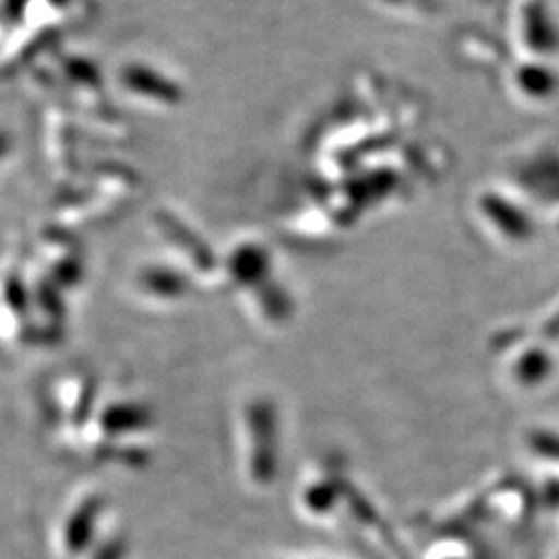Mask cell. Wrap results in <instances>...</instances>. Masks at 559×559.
Returning a JSON list of instances; mask_svg holds the SVG:
<instances>
[{"label":"cell","instance_id":"cell-1","mask_svg":"<svg viewBox=\"0 0 559 559\" xmlns=\"http://www.w3.org/2000/svg\"><path fill=\"white\" fill-rule=\"evenodd\" d=\"M242 466L247 480L255 487H270L276 477L280 431L276 408L267 399H251L240 413Z\"/></svg>","mask_w":559,"mask_h":559},{"label":"cell","instance_id":"cell-2","mask_svg":"<svg viewBox=\"0 0 559 559\" xmlns=\"http://www.w3.org/2000/svg\"><path fill=\"white\" fill-rule=\"evenodd\" d=\"M102 514L104 498L98 493H90L75 501V506L60 522L57 535L60 556L67 559L83 558L90 551V547L98 540Z\"/></svg>","mask_w":559,"mask_h":559},{"label":"cell","instance_id":"cell-3","mask_svg":"<svg viewBox=\"0 0 559 559\" xmlns=\"http://www.w3.org/2000/svg\"><path fill=\"white\" fill-rule=\"evenodd\" d=\"M94 420L104 440H117L147 429L152 425V415L145 404L133 400H117L106 404Z\"/></svg>","mask_w":559,"mask_h":559},{"label":"cell","instance_id":"cell-4","mask_svg":"<svg viewBox=\"0 0 559 559\" xmlns=\"http://www.w3.org/2000/svg\"><path fill=\"white\" fill-rule=\"evenodd\" d=\"M127 545L120 537H110L106 540H96L90 551L83 556L85 559H124Z\"/></svg>","mask_w":559,"mask_h":559}]
</instances>
